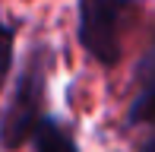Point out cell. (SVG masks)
<instances>
[{"label": "cell", "instance_id": "obj_1", "mask_svg": "<svg viewBox=\"0 0 155 152\" xmlns=\"http://www.w3.org/2000/svg\"><path fill=\"white\" fill-rule=\"evenodd\" d=\"M48 73H51V51L38 45L29 54L22 73L16 79V89L10 95L3 117H0V143L3 149L16 152L32 140L38 121L45 117V92H48Z\"/></svg>", "mask_w": 155, "mask_h": 152}, {"label": "cell", "instance_id": "obj_2", "mask_svg": "<svg viewBox=\"0 0 155 152\" xmlns=\"http://www.w3.org/2000/svg\"><path fill=\"white\" fill-rule=\"evenodd\" d=\"M133 0H76V41L101 67H117L124 57L120 25Z\"/></svg>", "mask_w": 155, "mask_h": 152}, {"label": "cell", "instance_id": "obj_3", "mask_svg": "<svg viewBox=\"0 0 155 152\" xmlns=\"http://www.w3.org/2000/svg\"><path fill=\"white\" fill-rule=\"evenodd\" d=\"M136 76H139V89L127 108V127L143 133L136 152H155V45L143 57Z\"/></svg>", "mask_w": 155, "mask_h": 152}, {"label": "cell", "instance_id": "obj_4", "mask_svg": "<svg viewBox=\"0 0 155 152\" xmlns=\"http://www.w3.org/2000/svg\"><path fill=\"white\" fill-rule=\"evenodd\" d=\"M32 146H35V152H79L73 133L57 117H41L38 121V127L32 133Z\"/></svg>", "mask_w": 155, "mask_h": 152}, {"label": "cell", "instance_id": "obj_5", "mask_svg": "<svg viewBox=\"0 0 155 152\" xmlns=\"http://www.w3.org/2000/svg\"><path fill=\"white\" fill-rule=\"evenodd\" d=\"M13 54H16V29L0 19V92H3V82L13 70Z\"/></svg>", "mask_w": 155, "mask_h": 152}]
</instances>
